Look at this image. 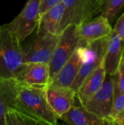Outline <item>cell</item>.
Instances as JSON below:
<instances>
[{"instance_id":"obj_20","label":"cell","mask_w":124,"mask_h":125,"mask_svg":"<svg viewBox=\"0 0 124 125\" xmlns=\"http://www.w3.org/2000/svg\"><path fill=\"white\" fill-rule=\"evenodd\" d=\"M100 15L112 23L124 7V0H99Z\"/></svg>"},{"instance_id":"obj_1","label":"cell","mask_w":124,"mask_h":125,"mask_svg":"<svg viewBox=\"0 0 124 125\" xmlns=\"http://www.w3.org/2000/svg\"><path fill=\"white\" fill-rule=\"evenodd\" d=\"M46 87L47 85L29 84L16 81L17 99L23 107L38 116L46 125H55L59 118L48 102Z\"/></svg>"},{"instance_id":"obj_6","label":"cell","mask_w":124,"mask_h":125,"mask_svg":"<svg viewBox=\"0 0 124 125\" xmlns=\"http://www.w3.org/2000/svg\"><path fill=\"white\" fill-rule=\"evenodd\" d=\"M39 18V0H28L18 16L6 25L22 42L37 30Z\"/></svg>"},{"instance_id":"obj_14","label":"cell","mask_w":124,"mask_h":125,"mask_svg":"<svg viewBox=\"0 0 124 125\" xmlns=\"http://www.w3.org/2000/svg\"><path fill=\"white\" fill-rule=\"evenodd\" d=\"M105 76L106 72L102 62L85 78L76 92V97L81 105H84L86 102L99 90L105 78Z\"/></svg>"},{"instance_id":"obj_15","label":"cell","mask_w":124,"mask_h":125,"mask_svg":"<svg viewBox=\"0 0 124 125\" xmlns=\"http://www.w3.org/2000/svg\"><path fill=\"white\" fill-rule=\"evenodd\" d=\"M64 123L69 125H105V121L84 106H76L71 108L59 117Z\"/></svg>"},{"instance_id":"obj_2","label":"cell","mask_w":124,"mask_h":125,"mask_svg":"<svg viewBox=\"0 0 124 125\" xmlns=\"http://www.w3.org/2000/svg\"><path fill=\"white\" fill-rule=\"evenodd\" d=\"M22 63L21 41L6 24L0 26V76L14 78Z\"/></svg>"},{"instance_id":"obj_11","label":"cell","mask_w":124,"mask_h":125,"mask_svg":"<svg viewBox=\"0 0 124 125\" xmlns=\"http://www.w3.org/2000/svg\"><path fill=\"white\" fill-rule=\"evenodd\" d=\"M14 78L21 83L48 85L50 82L48 64L43 62H23Z\"/></svg>"},{"instance_id":"obj_7","label":"cell","mask_w":124,"mask_h":125,"mask_svg":"<svg viewBox=\"0 0 124 125\" xmlns=\"http://www.w3.org/2000/svg\"><path fill=\"white\" fill-rule=\"evenodd\" d=\"M109 36L101 38L88 44L85 43L84 59L77 76L71 86L75 93L85 78L103 62Z\"/></svg>"},{"instance_id":"obj_19","label":"cell","mask_w":124,"mask_h":125,"mask_svg":"<svg viewBox=\"0 0 124 125\" xmlns=\"http://www.w3.org/2000/svg\"><path fill=\"white\" fill-rule=\"evenodd\" d=\"M108 125H124V93L114 89V98Z\"/></svg>"},{"instance_id":"obj_5","label":"cell","mask_w":124,"mask_h":125,"mask_svg":"<svg viewBox=\"0 0 124 125\" xmlns=\"http://www.w3.org/2000/svg\"><path fill=\"white\" fill-rule=\"evenodd\" d=\"M58 39L59 34L37 31L31 41L26 46H22L23 62L48 64Z\"/></svg>"},{"instance_id":"obj_17","label":"cell","mask_w":124,"mask_h":125,"mask_svg":"<svg viewBox=\"0 0 124 125\" xmlns=\"http://www.w3.org/2000/svg\"><path fill=\"white\" fill-rule=\"evenodd\" d=\"M45 125L38 116L18 103L7 110L4 115V125Z\"/></svg>"},{"instance_id":"obj_13","label":"cell","mask_w":124,"mask_h":125,"mask_svg":"<svg viewBox=\"0 0 124 125\" xmlns=\"http://www.w3.org/2000/svg\"><path fill=\"white\" fill-rule=\"evenodd\" d=\"M124 48V42L113 31L110 33L105 51L103 66L106 74L114 75L120 65Z\"/></svg>"},{"instance_id":"obj_8","label":"cell","mask_w":124,"mask_h":125,"mask_svg":"<svg viewBox=\"0 0 124 125\" xmlns=\"http://www.w3.org/2000/svg\"><path fill=\"white\" fill-rule=\"evenodd\" d=\"M114 98L113 76L106 74L105 78L99 90L83 105L105 121L106 125L110 117Z\"/></svg>"},{"instance_id":"obj_16","label":"cell","mask_w":124,"mask_h":125,"mask_svg":"<svg viewBox=\"0 0 124 125\" xmlns=\"http://www.w3.org/2000/svg\"><path fill=\"white\" fill-rule=\"evenodd\" d=\"M18 103L16 80L0 76V125H4L7 110Z\"/></svg>"},{"instance_id":"obj_21","label":"cell","mask_w":124,"mask_h":125,"mask_svg":"<svg viewBox=\"0 0 124 125\" xmlns=\"http://www.w3.org/2000/svg\"><path fill=\"white\" fill-rule=\"evenodd\" d=\"M114 79V89L124 93V59H121L115 74L112 75Z\"/></svg>"},{"instance_id":"obj_23","label":"cell","mask_w":124,"mask_h":125,"mask_svg":"<svg viewBox=\"0 0 124 125\" xmlns=\"http://www.w3.org/2000/svg\"><path fill=\"white\" fill-rule=\"evenodd\" d=\"M113 31L118 35V37L124 42V12L117 21Z\"/></svg>"},{"instance_id":"obj_18","label":"cell","mask_w":124,"mask_h":125,"mask_svg":"<svg viewBox=\"0 0 124 125\" xmlns=\"http://www.w3.org/2000/svg\"><path fill=\"white\" fill-rule=\"evenodd\" d=\"M64 10V5L61 3L41 14L39 26L36 31L58 34V29L63 17Z\"/></svg>"},{"instance_id":"obj_10","label":"cell","mask_w":124,"mask_h":125,"mask_svg":"<svg viewBox=\"0 0 124 125\" xmlns=\"http://www.w3.org/2000/svg\"><path fill=\"white\" fill-rule=\"evenodd\" d=\"M77 29L81 41L88 44L109 36L113 29L108 20L100 15L77 25Z\"/></svg>"},{"instance_id":"obj_22","label":"cell","mask_w":124,"mask_h":125,"mask_svg":"<svg viewBox=\"0 0 124 125\" xmlns=\"http://www.w3.org/2000/svg\"><path fill=\"white\" fill-rule=\"evenodd\" d=\"M63 0H39V12L40 15L44 13L50 8L62 3Z\"/></svg>"},{"instance_id":"obj_4","label":"cell","mask_w":124,"mask_h":125,"mask_svg":"<svg viewBox=\"0 0 124 125\" xmlns=\"http://www.w3.org/2000/svg\"><path fill=\"white\" fill-rule=\"evenodd\" d=\"M64 14L58 34L69 25H79L100 13L99 0H63Z\"/></svg>"},{"instance_id":"obj_24","label":"cell","mask_w":124,"mask_h":125,"mask_svg":"<svg viewBox=\"0 0 124 125\" xmlns=\"http://www.w3.org/2000/svg\"><path fill=\"white\" fill-rule=\"evenodd\" d=\"M122 59H124V52H123V56H122Z\"/></svg>"},{"instance_id":"obj_12","label":"cell","mask_w":124,"mask_h":125,"mask_svg":"<svg viewBox=\"0 0 124 125\" xmlns=\"http://www.w3.org/2000/svg\"><path fill=\"white\" fill-rule=\"evenodd\" d=\"M46 94L48 102L59 118L75 104V92L71 87H57L47 85Z\"/></svg>"},{"instance_id":"obj_3","label":"cell","mask_w":124,"mask_h":125,"mask_svg":"<svg viewBox=\"0 0 124 125\" xmlns=\"http://www.w3.org/2000/svg\"><path fill=\"white\" fill-rule=\"evenodd\" d=\"M80 40L77 25H69L61 31L48 62L50 81L69 59Z\"/></svg>"},{"instance_id":"obj_9","label":"cell","mask_w":124,"mask_h":125,"mask_svg":"<svg viewBox=\"0 0 124 125\" xmlns=\"http://www.w3.org/2000/svg\"><path fill=\"white\" fill-rule=\"evenodd\" d=\"M84 56L85 43L80 40L72 56L48 85L57 87H71L77 76Z\"/></svg>"}]
</instances>
